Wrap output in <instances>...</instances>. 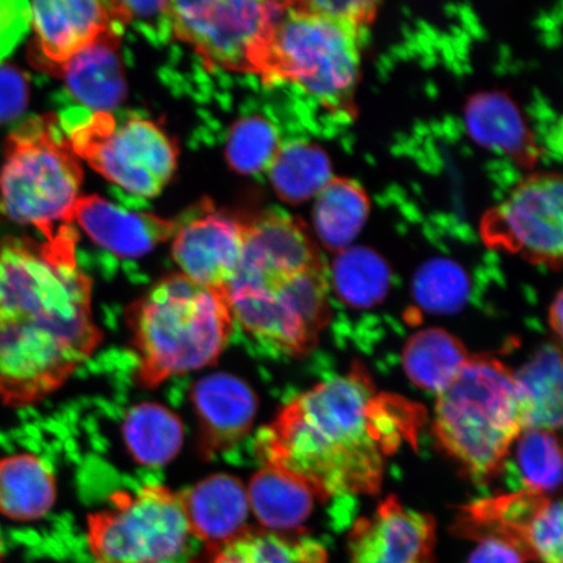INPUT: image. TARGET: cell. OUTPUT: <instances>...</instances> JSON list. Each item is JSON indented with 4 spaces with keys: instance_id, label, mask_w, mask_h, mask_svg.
I'll use <instances>...</instances> for the list:
<instances>
[{
    "instance_id": "obj_1",
    "label": "cell",
    "mask_w": 563,
    "mask_h": 563,
    "mask_svg": "<svg viewBox=\"0 0 563 563\" xmlns=\"http://www.w3.org/2000/svg\"><path fill=\"white\" fill-rule=\"evenodd\" d=\"M77 239L0 241V400L41 402L58 391L103 341L91 309V279Z\"/></svg>"
},
{
    "instance_id": "obj_2",
    "label": "cell",
    "mask_w": 563,
    "mask_h": 563,
    "mask_svg": "<svg viewBox=\"0 0 563 563\" xmlns=\"http://www.w3.org/2000/svg\"><path fill=\"white\" fill-rule=\"evenodd\" d=\"M417 417L406 400L377 394L367 371L355 364L282 408L257 433L256 454L263 466L299 478L320 501L375 495L386 456Z\"/></svg>"
},
{
    "instance_id": "obj_3",
    "label": "cell",
    "mask_w": 563,
    "mask_h": 563,
    "mask_svg": "<svg viewBox=\"0 0 563 563\" xmlns=\"http://www.w3.org/2000/svg\"><path fill=\"white\" fill-rule=\"evenodd\" d=\"M145 389L217 363L234 332L228 292L172 274L125 309Z\"/></svg>"
},
{
    "instance_id": "obj_4",
    "label": "cell",
    "mask_w": 563,
    "mask_h": 563,
    "mask_svg": "<svg viewBox=\"0 0 563 563\" xmlns=\"http://www.w3.org/2000/svg\"><path fill=\"white\" fill-rule=\"evenodd\" d=\"M527 429L516 373L495 357L470 361L435 405L433 431L442 449L475 481L499 473Z\"/></svg>"
},
{
    "instance_id": "obj_5",
    "label": "cell",
    "mask_w": 563,
    "mask_h": 563,
    "mask_svg": "<svg viewBox=\"0 0 563 563\" xmlns=\"http://www.w3.org/2000/svg\"><path fill=\"white\" fill-rule=\"evenodd\" d=\"M82 176L60 118L26 119L4 143L0 210L11 221L38 230L44 242L77 238L74 208Z\"/></svg>"
},
{
    "instance_id": "obj_6",
    "label": "cell",
    "mask_w": 563,
    "mask_h": 563,
    "mask_svg": "<svg viewBox=\"0 0 563 563\" xmlns=\"http://www.w3.org/2000/svg\"><path fill=\"white\" fill-rule=\"evenodd\" d=\"M357 32L358 27L321 15L305 3H282L253 74L265 81L298 84L323 104L343 108L361 67Z\"/></svg>"
},
{
    "instance_id": "obj_7",
    "label": "cell",
    "mask_w": 563,
    "mask_h": 563,
    "mask_svg": "<svg viewBox=\"0 0 563 563\" xmlns=\"http://www.w3.org/2000/svg\"><path fill=\"white\" fill-rule=\"evenodd\" d=\"M228 297L245 333L288 356L309 354L330 319L323 263L292 274L236 277Z\"/></svg>"
},
{
    "instance_id": "obj_8",
    "label": "cell",
    "mask_w": 563,
    "mask_h": 563,
    "mask_svg": "<svg viewBox=\"0 0 563 563\" xmlns=\"http://www.w3.org/2000/svg\"><path fill=\"white\" fill-rule=\"evenodd\" d=\"M60 121L76 156L124 191L151 199L173 178L178 147L156 123L89 110Z\"/></svg>"
},
{
    "instance_id": "obj_9",
    "label": "cell",
    "mask_w": 563,
    "mask_h": 563,
    "mask_svg": "<svg viewBox=\"0 0 563 563\" xmlns=\"http://www.w3.org/2000/svg\"><path fill=\"white\" fill-rule=\"evenodd\" d=\"M191 537L179 493L165 485L117 492L88 518L96 563H189Z\"/></svg>"
},
{
    "instance_id": "obj_10",
    "label": "cell",
    "mask_w": 563,
    "mask_h": 563,
    "mask_svg": "<svg viewBox=\"0 0 563 563\" xmlns=\"http://www.w3.org/2000/svg\"><path fill=\"white\" fill-rule=\"evenodd\" d=\"M282 3L168 2L167 21L176 38L186 42L209 67L253 74Z\"/></svg>"
},
{
    "instance_id": "obj_11",
    "label": "cell",
    "mask_w": 563,
    "mask_h": 563,
    "mask_svg": "<svg viewBox=\"0 0 563 563\" xmlns=\"http://www.w3.org/2000/svg\"><path fill=\"white\" fill-rule=\"evenodd\" d=\"M453 532L481 541L499 539L528 560L562 563V504L543 493L522 489L463 506Z\"/></svg>"
},
{
    "instance_id": "obj_12",
    "label": "cell",
    "mask_w": 563,
    "mask_h": 563,
    "mask_svg": "<svg viewBox=\"0 0 563 563\" xmlns=\"http://www.w3.org/2000/svg\"><path fill=\"white\" fill-rule=\"evenodd\" d=\"M562 180L540 174L514 189L484 221L492 244L522 253L531 262L560 265L563 243Z\"/></svg>"
},
{
    "instance_id": "obj_13",
    "label": "cell",
    "mask_w": 563,
    "mask_h": 563,
    "mask_svg": "<svg viewBox=\"0 0 563 563\" xmlns=\"http://www.w3.org/2000/svg\"><path fill=\"white\" fill-rule=\"evenodd\" d=\"M30 12L32 59L54 75L100 35L129 24L121 2L40 0L30 3Z\"/></svg>"
},
{
    "instance_id": "obj_14",
    "label": "cell",
    "mask_w": 563,
    "mask_h": 563,
    "mask_svg": "<svg viewBox=\"0 0 563 563\" xmlns=\"http://www.w3.org/2000/svg\"><path fill=\"white\" fill-rule=\"evenodd\" d=\"M243 250L244 221L206 202L199 213L178 222L173 257L183 276L211 290L228 292Z\"/></svg>"
},
{
    "instance_id": "obj_15",
    "label": "cell",
    "mask_w": 563,
    "mask_h": 563,
    "mask_svg": "<svg viewBox=\"0 0 563 563\" xmlns=\"http://www.w3.org/2000/svg\"><path fill=\"white\" fill-rule=\"evenodd\" d=\"M435 522L389 497L350 533L351 563H433Z\"/></svg>"
},
{
    "instance_id": "obj_16",
    "label": "cell",
    "mask_w": 563,
    "mask_h": 563,
    "mask_svg": "<svg viewBox=\"0 0 563 563\" xmlns=\"http://www.w3.org/2000/svg\"><path fill=\"white\" fill-rule=\"evenodd\" d=\"M191 402L199 420V449L203 460L229 452L246 438L258 407L252 387L229 373H214L196 382Z\"/></svg>"
},
{
    "instance_id": "obj_17",
    "label": "cell",
    "mask_w": 563,
    "mask_h": 563,
    "mask_svg": "<svg viewBox=\"0 0 563 563\" xmlns=\"http://www.w3.org/2000/svg\"><path fill=\"white\" fill-rule=\"evenodd\" d=\"M244 221V250L235 277L292 274L322 264L311 238L298 221L265 211Z\"/></svg>"
},
{
    "instance_id": "obj_18",
    "label": "cell",
    "mask_w": 563,
    "mask_h": 563,
    "mask_svg": "<svg viewBox=\"0 0 563 563\" xmlns=\"http://www.w3.org/2000/svg\"><path fill=\"white\" fill-rule=\"evenodd\" d=\"M74 222L91 241L121 258L143 257L178 230V222L124 209L97 195L79 197Z\"/></svg>"
},
{
    "instance_id": "obj_19",
    "label": "cell",
    "mask_w": 563,
    "mask_h": 563,
    "mask_svg": "<svg viewBox=\"0 0 563 563\" xmlns=\"http://www.w3.org/2000/svg\"><path fill=\"white\" fill-rule=\"evenodd\" d=\"M179 495L189 531L208 551L230 543L250 528L249 493L235 476L211 475Z\"/></svg>"
},
{
    "instance_id": "obj_20",
    "label": "cell",
    "mask_w": 563,
    "mask_h": 563,
    "mask_svg": "<svg viewBox=\"0 0 563 563\" xmlns=\"http://www.w3.org/2000/svg\"><path fill=\"white\" fill-rule=\"evenodd\" d=\"M123 26L103 33L60 70L66 86L89 111L112 112L126 96L124 67L119 56Z\"/></svg>"
},
{
    "instance_id": "obj_21",
    "label": "cell",
    "mask_w": 563,
    "mask_h": 563,
    "mask_svg": "<svg viewBox=\"0 0 563 563\" xmlns=\"http://www.w3.org/2000/svg\"><path fill=\"white\" fill-rule=\"evenodd\" d=\"M53 470L31 453L0 457V514L15 522L47 516L56 499Z\"/></svg>"
},
{
    "instance_id": "obj_22",
    "label": "cell",
    "mask_w": 563,
    "mask_h": 563,
    "mask_svg": "<svg viewBox=\"0 0 563 563\" xmlns=\"http://www.w3.org/2000/svg\"><path fill=\"white\" fill-rule=\"evenodd\" d=\"M246 493L258 522L271 532L284 534L302 533L317 499L299 478L266 466L252 476Z\"/></svg>"
},
{
    "instance_id": "obj_23",
    "label": "cell",
    "mask_w": 563,
    "mask_h": 563,
    "mask_svg": "<svg viewBox=\"0 0 563 563\" xmlns=\"http://www.w3.org/2000/svg\"><path fill=\"white\" fill-rule=\"evenodd\" d=\"M122 431L126 450L133 460L146 467L170 463L185 441V426L178 415L154 402L130 408Z\"/></svg>"
},
{
    "instance_id": "obj_24",
    "label": "cell",
    "mask_w": 563,
    "mask_h": 563,
    "mask_svg": "<svg viewBox=\"0 0 563 563\" xmlns=\"http://www.w3.org/2000/svg\"><path fill=\"white\" fill-rule=\"evenodd\" d=\"M325 547L307 534L245 530L230 543L210 549L206 560L189 563H327Z\"/></svg>"
},
{
    "instance_id": "obj_25",
    "label": "cell",
    "mask_w": 563,
    "mask_h": 563,
    "mask_svg": "<svg viewBox=\"0 0 563 563\" xmlns=\"http://www.w3.org/2000/svg\"><path fill=\"white\" fill-rule=\"evenodd\" d=\"M470 355L463 343L446 330H421L407 341L404 367L421 389L442 393L460 375Z\"/></svg>"
},
{
    "instance_id": "obj_26",
    "label": "cell",
    "mask_w": 563,
    "mask_h": 563,
    "mask_svg": "<svg viewBox=\"0 0 563 563\" xmlns=\"http://www.w3.org/2000/svg\"><path fill=\"white\" fill-rule=\"evenodd\" d=\"M369 201L364 189L349 179H332L316 196L313 223L320 241L330 250L343 251L367 221Z\"/></svg>"
},
{
    "instance_id": "obj_27",
    "label": "cell",
    "mask_w": 563,
    "mask_h": 563,
    "mask_svg": "<svg viewBox=\"0 0 563 563\" xmlns=\"http://www.w3.org/2000/svg\"><path fill=\"white\" fill-rule=\"evenodd\" d=\"M466 125L471 137L489 150L525 156L531 150L530 132L517 106L499 93L478 95L466 109Z\"/></svg>"
},
{
    "instance_id": "obj_28",
    "label": "cell",
    "mask_w": 563,
    "mask_h": 563,
    "mask_svg": "<svg viewBox=\"0 0 563 563\" xmlns=\"http://www.w3.org/2000/svg\"><path fill=\"white\" fill-rule=\"evenodd\" d=\"M527 412V429L554 431L562 424V361L559 347L541 349L516 373Z\"/></svg>"
},
{
    "instance_id": "obj_29",
    "label": "cell",
    "mask_w": 563,
    "mask_h": 563,
    "mask_svg": "<svg viewBox=\"0 0 563 563\" xmlns=\"http://www.w3.org/2000/svg\"><path fill=\"white\" fill-rule=\"evenodd\" d=\"M269 175L276 192L288 202L312 199L333 179L328 154L306 141L282 145Z\"/></svg>"
},
{
    "instance_id": "obj_30",
    "label": "cell",
    "mask_w": 563,
    "mask_h": 563,
    "mask_svg": "<svg viewBox=\"0 0 563 563\" xmlns=\"http://www.w3.org/2000/svg\"><path fill=\"white\" fill-rule=\"evenodd\" d=\"M332 277L338 297L351 307L371 308L382 302L389 291V266L376 252L364 246H349L338 253Z\"/></svg>"
},
{
    "instance_id": "obj_31",
    "label": "cell",
    "mask_w": 563,
    "mask_h": 563,
    "mask_svg": "<svg viewBox=\"0 0 563 563\" xmlns=\"http://www.w3.org/2000/svg\"><path fill=\"white\" fill-rule=\"evenodd\" d=\"M280 146L276 125L264 117L251 115L232 125L227 156L235 172L257 174L269 170Z\"/></svg>"
},
{
    "instance_id": "obj_32",
    "label": "cell",
    "mask_w": 563,
    "mask_h": 563,
    "mask_svg": "<svg viewBox=\"0 0 563 563\" xmlns=\"http://www.w3.org/2000/svg\"><path fill=\"white\" fill-rule=\"evenodd\" d=\"M517 461L526 489L548 496L560 488L562 457L554 432L526 429L518 438Z\"/></svg>"
},
{
    "instance_id": "obj_33",
    "label": "cell",
    "mask_w": 563,
    "mask_h": 563,
    "mask_svg": "<svg viewBox=\"0 0 563 563\" xmlns=\"http://www.w3.org/2000/svg\"><path fill=\"white\" fill-rule=\"evenodd\" d=\"M415 297L421 307L433 313L460 311L470 294V280L462 267L450 260H433L417 274Z\"/></svg>"
},
{
    "instance_id": "obj_34",
    "label": "cell",
    "mask_w": 563,
    "mask_h": 563,
    "mask_svg": "<svg viewBox=\"0 0 563 563\" xmlns=\"http://www.w3.org/2000/svg\"><path fill=\"white\" fill-rule=\"evenodd\" d=\"M30 82L15 66L0 63V124L15 121L30 103Z\"/></svg>"
},
{
    "instance_id": "obj_35",
    "label": "cell",
    "mask_w": 563,
    "mask_h": 563,
    "mask_svg": "<svg viewBox=\"0 0 563 563\" xmlns=\"http://www.w3.org/2000/svg\"><path fill=\"white\" fill-rule=\"evenodd\" d=\"M309 10L356 27L368 21L376 11L375 2L367 0H321L305 3Z\"/></svg>"
},
{
    "instance_id": "obj_36",
    "label": "cell",
    "mask_w": 563,
    "mask_h": 563,
    "mask_svg": "<svg viewBox=\"0 0 563 563\" xmlns=\"http://www.w3.org/2000/svg\"><path fill=\"white\" fill-rule=\"evenodd\" d=\"M470 555L468 563H526L527 559L516 547L499 539H483Z\"/></svg>"
},
{
    "instance_id": "obj_37",
    "label": "cell",
    "mask_w": 563,
    "mask_h": 563,
    "mask_svg": "<svg viewBox=\"0 0 563 563\" xmlns=\"http://www.w3.org/2000/svg\"><path fill=\"white\" fill-rule=\"evenodd\" d=\"M562 292H559L551 307V312H549V323H551L555 334L560 336L562 334Z\"/></svg>"
},
{
    "instance_id": "obj_38",
    "label": "cell",
    "mask_w": 563,
    "mask_h": 563,
    "mask_svg": "<svg viewBox=\"0 0 563 563\" xmlns=\"http://www.w3.org/2000/svg\"><path fill=\"white\" fill-rule=\"evenodd\" d=\"M3 558H4V544H3L2 539H0V562H2Z\"/></svg>"
}]
</instances>
